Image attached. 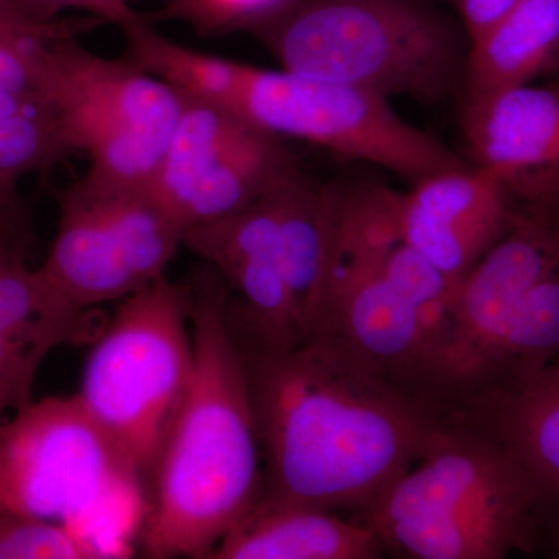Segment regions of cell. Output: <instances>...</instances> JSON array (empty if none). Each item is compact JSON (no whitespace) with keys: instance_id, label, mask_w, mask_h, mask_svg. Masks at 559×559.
I'll list each match as a JSON object with an SVG mask.
<instances>
[{"instance_id":"cell-1","label":"cell","mask_w":559,"mask_h":559,"mask_svg":"<svg viewBox=\"0 0 559 559\" xmlns=\"http://www.w3.org/2000/svg\"><path fill=\"white\" fill-rule=\"evenodd\" d=\"M231 333L259 436L257 499L360 514L441 428L425 403L333 345L272 349Z\"/></svg>"},{"instance_id":"cell-2","label":"cell","mask_w":559,"mask_h":559,"mask_svg":"<svg viewBox=\"0 0 559 559\" xmlns=\"http://www.w3.org/2000/svg\"><path fill=\"white\" fill-rule=\"evenodd\" d=\"M194 367L151 481L140 546L146 558L207 559L255 502L261 454L230 289L202 263L187 280Z\"/></svg>"},{"instance_id":"cell-3","label":"cell","mask_w":559,"mask_h":559,"mask_svg":"<svg viewBox=\"0 0 559 559\" xmlns=\"http://www.w3.org/2000/svg\"><path fill=\"white\" fill-rule=\"evenodd\" d=\"M121 32L132 61L280 139L314 143L412 183L469 167L440 140L401 119L389 98L374 92L213 57L160 35L148 22Z\"/></svg>"},{"instance_id":"cell-4","label":"cell","mask_w":559,"mask_h":559,"mask_svg":"<svg viewBox=\"0 0 559 559\" xmlns=\"http://www.w3.org/2000/svg\"><path fill=\"white\" fill-rule=\"evenodd\" d=\"M559 355V193L518 201L513 226L460 283L419 400L437 417Z\"/></svg>"},{"instance_id":"cell-5","label":"cell","mask_w":559,"mask_h":559,"mask_svg":"<svg viewBox=\"0 0 559 559\" xmlns=\"http://www.w3.org/2000/svg\"><path fill=\"white\" fill-rule=\"evenodd\" d=\"M240 31L300 75L385 98L462 97L469 38L440 0H275Z\"/></svg>"},{"instance_id":"cell-6","label":"cell","mask_w":559,"mask_h":559,"mask_svg":"<svg viewBox=\"0 0 559 559\" xmlns=\"http://www.w3.org/2000/svg\"><path fill=\"white\" fill-rule=\"evenodd\" d=\"M535 489L479 430L441 423L421 459L359 514L385 554L412 559H502L532 554Z\"/></svg>"},{"instance_id":"cell-7","label":"cell","mask_w":559,"mask_h":559,"mask_svg":"<svg viewBox=\"0 0 559 559\" xmlns=\"http://www.w3.org/2000/svg\"><path fill=\"white\" fill-rule=\"evenodd\" d=\"M187 283L160 277L120 300L92 344L81 403L151 487L193 377Z\"/></svg>"},{"instance_id":"cell-8","label":"cell","mask_w":559,"mask_h":559,"mask_svg":"<svg viewBox=\"0 0 559 559\" xmlns=\"http://www.w3.org/2000/svg\"><path fill=\"white\" fill-rule=\"evenodd\" d=\"M36 92L49 106L72 154H86L87 175L148 189L178 124L186 94L131 58L114 60L51 40L38 58Z\"/></svg>"},{"instance_id":"cell-9","label":"cell","mask_w":559,"mask_h":559,"mask_svg":"<svg viewBox=\"0 0 559 559\" xmlns=\"http://www.w3.org/2000/svg\"><path fill=\"white\" fill-rule=\"evenodd\" d=\"M57 234L39 271L80 308H100L164 277L183 242L143 187L91 175L57 193Z\"/></svg>"},{"instance_id":"cell-10","label":"cell","mask_w":559,"mask_h":559,"mask_svg":"<svg viewBox=\"0 0 559 559\" xmlns=\"http://www.w3.org/2000/svg\"><path fill=\"white\" fill-rule=\"evenodd\" d=\"M119 487H140L79 395L32 401L0 426V514L72 524Z\"/></svg>"},{"instance_id":"cell-11","label":"cell","mask_w":559,"mask_h":559,"mask_svg":"<svg viewBox=\"0 0 559 559\" xmlns=\"http://www.w3.org/2000/svg\"><path fill=\"white\" fill-rule=\"evenodd\" d=\"M183 94L186 105L148 191L187 231L259 200L299 165L277 135Z\"/></svg>"},{"instance_id":"cell-12","label":"cell","mask_w":559,"mask_h":559,"mask_svg":"<svg viewBox=\"0 0 559 559\" xmlns=\"http://www.w3.org/2000/svg\"><path fill=\"white\" fill-rule=\"evenodd\" d=\"M272 187L246 207L191 227L182 246L238 294L237 304L229 297L227 305L231 330L263 347L288 349L301 344V334L280 257Z\"/></svg>"},{"instance_id":"cell-13","label":"cell","mask_w":559,"mask_h":559,"mask_svg":"<svg viewBox=\"0 0 559 559\" xmlns=\"http://www.w3.org/2000/svg\"><path fill=\"white\" fill-rule=\"evenodd\" d=\"M378 263L380 260L331 263L325 305L310 341L333 345L419 400L428 341L417 312L390 285Z\"/></svg>"},{"instance_id":"cell-14","label":"cell","mask_w":559,"mask_h":559,"mask_svg":"<svg viewBox=\"0 0 559 559\" xmlns=\"http://www.w3.org/2000/svg\"><path fill=\"white\" fill-rule=\"evenodd\" d=\"M518 201L487 168L469 165L414 183L399 194L401 238L460 283L513 226Z\"/></svg>"},{"instance_id":"cell-15","label":"cell","mask_w":559,"mask_h":559,"mask_svg":"<svg viewBox=\"0 0 559 559\" xmlns=\"http://www.w3.org/2000/svg\"><path fill=\"white\" fill-rule=\"evenodd\" d=\"M463 135L476 167L521 200L559 190V80L462 98Z\"/></svg>"},{"instance_id":"cell-16","label":"cell","mask_w":559,"mask_h":559,"mask_svg":"<svg viewBox=\"0 0 559 559\" xmlns=\"http://www.w3.org/2000/svg\"><path fill=\"white\" fill-rule=\"evenodd\" d=\"M443 423L498 441L535 489V520L559 513V355L532 377L481 393Z\"/></svg>"},{"instance_id":"cell-17","label":"cell","mask_w":559,"mask_h":559,"mask_svg":"<svg viewBox=\"0 0 559 559\" xmlns=\"http://www.w3.org/2000/svg\"><path fill=\"white\" fill-rule=\"evenodd\" d=\"M340 183H318L299 167L272 187L280 257L288 282L301 344L318 330L333 260L334 216Z\"/></svg>"},{"instance_id":"cell-18","label":"cell","mask_w":559,"mask_h":559,"mask_svg":"<svg viewBox=\"0 0 559 559\" xmlns=\"http://www.w3.org/2000/svg\"><path fill=\"white\" fill-rule=\"evenodd\" d=\"M377 533L360 520L257 499L207 559H378Z\"/></svg>"},{"instance_id":"cell-19","label":"cell","mask_w":559,"mask_h":559,"mask_svg":"<svg viewBox=\"0 0 559 559\" xmlns=\"http://www.w3.org/2000/svg\"><path fill=\"white\" fill-rule=\"evenodd\" d=\"M559 72V0H521L469 44L462 98Z\"/></svg>"},{"instance_id":"cell-20","label":"cell","mask_w":559,"mask_h":559,"mask_svg":"<svg viewBox=\"0 0 559 559\" xmlns=\"http://www.w3.org/2000/svg\"><path fill=\"white\" fill-rule=\"evenodd\" d=\"M27 253L0 241V333L49 356L62 345H92L105 326L98 308H80L27 264Z\"/></svg>"},{"instance_id":"cell-21","label":"cell","mask_w":559,"mask_h":559,"mask_svg":"<svg viewBox=\"0 0 559 559\" xmlns=\"http://www.w3.org/2000/svg\"><path fill=\"white\" fill-rule=\"evenodd\" d=\"M70 156L60 127L39 95L0 91V241L22 252L35 245L20 183Z\"/></svg>"},{"instance_id":"cell-22","label":"cell","mask_w":559,"mask_h":559,"mask_svg":"<svg viewBox=\"0 0 559 559\" xmlns=\"http://www.w3.org/2000/svg\"><path fill=\"white\" fill-rule=\"evenodd\" d=\"M97 17H61L53 22L32 20L11 2H0V91L38 95L36 72L40 50L66 36L100 27Z\"/></svg>"},{"instance_id":"cell-23","label":"cell","mask_w":559,"mask_h":559,"mask_svg":"<svg viewBox=\"0 0 559 559\" xmlns=\"http://www.w3.org/2000/svg\"><path fill=\"white\" fill-rule=\"evenodd\" d=\"M114 554L64 522L0 514V559H103Z\"/></svg>"},{"instance_id":"cell-24","label":"cell","mask_w":559,"mask_h":559,"mask_svg":"<svg viewBox=\"0 0 559 559\" xmlns=\"http://www.w3.org/2000/svg\"><path fill=\"white\" fill-rule=\"evenodd\" d=\"M156 20L170 17L187 22L202 35L240 31L257 11L275 0H160Z\"/></svg>"},{"instance_id":"cell-25","label":"cell","mask_w":559,"mask_h":559,"mask_svg":"<svg viewBox=\"0 0 559 559\" xmlns=\"http://www.w3.org/2000/svg\"><path fill=\"white\" fill-rule=\"evenodd\" d=\"M47 356L0 333V395L10 411H20L32 403V392L40 364Z\"/></svg>"},{"instance_id":"cell-26","label":"cell","mask_w":559,"mask_h":559,"mask_svg":"<svg viewBox=\"0 0 559 559\" xmlns=\"http://www.w3.org/2000/svg\"><path fill=\"white\" fill-rule=\"evenodd\" d=\"M16 3L27 16L39 22L61 20L66 11H81L105 22V25H117L120 31L148 21L131 5L130 0H16Z\"/></svg>"},{"instance_id":"cell-27","label":"cell","mask_w":559,"mask_h":559,"mask_svg":"<svg viewBox=\"0 0 559 559\" xmlns=\"http://www.w3.org/2000/svg\"><path fill=\"white\" fill-rule=\"evenodd\" d=\"M444 2L450 3L454 9L471 44L510 13L521 0H444Z\"/></svg>"},{"instance_id":"cell-28","label":"cell","mask_w":559,"mask_h":559,"mask_svg":"<svg viewBox=\"0 0 559 559\" xmlns=\"http://www.w3.org/2000/svg\"><path fill=\"white\" fill-rule=\"evenodd\" d=\"M535 557L559 559V513L536 522L532 554Z\"/></svg>"},{"instance_id":"cell-29","label":"cell","mask_w":559,"mask_h":559,"mask_svg":"<svg viewBox=\"0 0 559 559\" xmlns=\"http://www.w3.org/2000/svg\"><path fill=\"white\" fill-rule=\"evenodd\" d=\"M7 411H10L9 403H7L5 399L0 395V426H2V423L5 421Z\"/></svg>"},{"instance_id":"cell-30","label":"cell","mask_w":559,"mask_h":559,"mask_svg":"<svg viewBox=\"0 0 559 559\" xmlns=\"http://www.w3.org/2000/svg\"><path fill=\"white\" fill-rule=\"evenodd\" d=\"M0 2H11V3H16V0H0ZM17 5V3H16Z\"/></svg>"},{"instance_id":"cell-31","label":"cell","mask_w":559,"mask_h":559,"mask_svg":"<svg viewBox=\"0 0 559 559\" xmlns=\"http://www.w3.org/2000/svg\"><path fill=\"white\" fill-rule=\"evenodd\" d=\"M555 79L559 80V72H558V75H557V76H555Z\"/></svg>"}]
</instances>
